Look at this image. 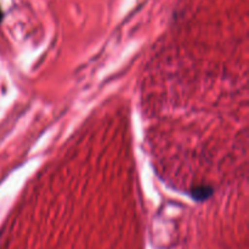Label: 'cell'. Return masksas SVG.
Instances as JSON below:
<instances>
[{
    "mask_svg": "<svg viewBox=\"0 0 249 249\" xmlns=\"http://www.w3.org/2000/svg\"><path fill=\"white\" fill-rule=\"evenodd\" d=\"M212 194H213V189L209 186H198L191 191L192 197H194L196 201H204V199L208 198Z\"/></svg>",
    "mask_w": 249,
    "mask_h": 249,
    "instance_id": "obj_1",
    "label": "cell"
},
{
    "mask_svg": "<svg viewBox=\"0 0 249 249\" xmlns=\"http://www.w3.org/2000/svg\"><path fill=\"white\" fill-rule=\"evenodd\" d=\"M2 19V11H1V9H0V21H1Z\"/></svg>",
    "mask_w": 249,
    "mask_h": 249,
    "instance_id": "obj_2",
    "label": "cell"
}]
</instances>
